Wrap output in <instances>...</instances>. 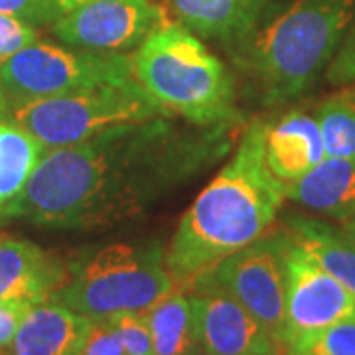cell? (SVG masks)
<instances>
[{"mask_svg": "<svg viewBox=\"0 0 355 355\" xmlns=\"http://www.w3.org/2000/svg\"><path fill=\"white\" fill-rule=\"evenodd\" d=\"M227 127L186 130L156 116L105 130L65 148H48L0 217L40 227L105 231L148 211L225 153Z\"/></svg>", "mask_w": 355, "mask_h": 355, "instance_id": "cell-1", "label": "cell"}, {"mask_svg": "<svg viewBox=\"0 0 355 355\" xmlns=\"http://www.w3.org/2000/svg\"><path fill=\"white\" fill-rule=\"evenodd\" d=\"M265 127L253 121L235 154L182 216L166 249L174 282L191 284L272 225L286 200L284 182L265 160Z\"/></svg>", "mask_w": 355, "mask_h": 355, "instance_id": "cell-2", "label": "cell"}, {"mask_svg": "<svg viewBox=\"0 0 355 355\" xmlns=\"http://www.w3.org/2000/svg\"><path fill=\"white\" fill-rule=\"evenodd\" d=\"M355 0H294L243 38L241 65L268 105L302 95L328 67L352 24Z\"/></svg>", "mask_w": 355, "mask_h": 355, "instance_id": "cell-3", "label": "cell"}, {"mask_svg": "<svg viewBox=\"0 0 355 355\" xmlns=\"http://www.w3.org/2000/svg\"><path fill=\"white\" fill-rule=\"evenodd\" d=\"M130 60L135 79L170 114L196 127H229L239 121L227 67L184 26L160 24Z\"/></svg>", "mask_w": 355, "mask_h": 355, "instance_id": "cell-4", "label": "cell"}, {"mask_svg": "<svg viewBox=\"0 0 355 355\" xmlns=\"http://www.w3.org/2000/svg\"><path fill=\"white\" fill-rule=\"evenodd\" d=\"M174 288L162 247L113 243L76 263L50 300L97 320L144 312Z\"/></svg>", "mask_w": 355, "mask_h": 355, "instance_id": "cell-5", "label": "cell"}, {"mask_svg": "<svg viewBox=\"0 0 355 355\" xmlns=\"http://www.w3.org/2000/svg\"><path fill=\"white\" fill-rule=\"evenodd\" d=\"M156 116H170L137 79L79 89L26 103L2 116L28 130L48 148L76 146L105 130Z\"/></svg>", "mask_w": 355, "mask_h": 355, "instance_id": "cell-6", "label": "cell"}, {"mask_svg": "<svg viewBox=\"0 0 355 355\" xmlns=\"http://www.w3.org/2000/svg\"><path fill=\"white\" fill-rule=\"evenodd\" d=\"M132 79L127 53L67 50L36 40L0 64V119L26 103Z\"/></svg>", "mask_w": 355, "mask_h": 355, "instance_id": "cell-7", "label": "cell"}, {"mask_svg": "<svg viewBox=\"0 0 355 355\" xmlns=\"http://www.w3.org/2000/svg\"><path fill=\"white\" fill-rule=\"evenodd\" d=\"M286 233L263 235L241 251L229 254L191 282L193 288H217L249 310L279 342L284 334ZM284 345V342H282Z\"/></svg>", "mask_w": 355, "mask_h": 355, "instance_id": "cell-8", "label": "cell"}, {"mask_svg": "<svg viewBox=\"0 0 355 355\" xmlns=\"http://www.w3.org/2000/svg\"><path fill=\"white\" fill-rule=\"evenodd\" d=\"M164 22V12L153 0H85L62 14L53 30L77 50L123 53L139 48Z\"/></svg>", "mask_w": 355, "mask_h": 355, "instance_id": "cell-9", "label": "cell"}, {"mask_svg": "<svg viewBox=\"0 0 355 355\" xmlns=\"http://www.w3.org/2000/svg\"><path fill=\"white\" fill-rule=\"evenodd\" d=\"M284 347L328 328L355 310V296L292 241L284 253Z\"/></svg>", "mask_w": 355, "mask_h": 355, "instance_id": "cell-10", "label": "cell"}, {"mask_svg": "<svg viewBox=\"0 0 355 355\" xmlns=\"http://www.w3.org/2000/svg\"><path fill=\"white\" fill-rule=\"evenodd\" d=\"M198 345L214 355H284L286 347L237 300L217 288L190 294Z\"/></svg>", "mask_w": 355, "mask_h": 355, "instance_id": "cell-11", "label": "cell"}, {"mask_svg": "<svg viewBox=\"0 0 355 355\" xmlns=\"http://www.w3.org/2000/svg\"><path fill=\"white\" fill-rule=\"evenodd\" d=\"M67 275L62 261L36 243L0 235V302H46Z\"/></svg>", "mask_w": 355, "mask_h": 355, "instance_id": "cell-12", "label": "cell"}, {"mask_svg": "<svg viewBox=\"0 0 355 355\" xmlns=\"http://www.w3.org/2000/svg\"><path fill=\"white\" fill-rule=\"evenodd\" d=\"M91 324L53 300L30 306L4 355H79Z\"/></svg>", "mask_w": 355, "mask_h": 355, "instance_id": "cell-13", "label": "cell"}, {"mask_svg": "<svg viewBox=\"0 0 355 355\" xmlns=\"http://www.w3.org/2000/svg\"><path fill=\"white\" fill-rule=\"evenodd\" d=\"M324 144L314 114L291 111L265 127V160L268 170L288 184L324 158Z\"/></svg>", "mask_w": 355, "mask_h": 355, "instance_id": "cell-14", "label": "cell"}, {"mask_svg": "<svg viewBox=\"0 0 355 355\" xmlns=\"http://www.w3.org/2000/svg\"><path fill=\"white\" fill-rule=\"evenodd\" d=\"M270 0H166L174 22L207 40L247 38Z\"/></svg>", "mask_w": 355, "mask_h": 355, "instance_id": "cell-15", "label": "cell"}, {"mask_svg": "<svg viewBox=\"0 0 355 355\" xmlns=\"http://www.w3.org/2000/svg\"><path fill=\"white\" fill-rule=\"evenodd\" d=\"M286 200L334 219L355 214V160L324 156L312 170L284 184Z\"/></svg>", "mask_w": 355, "mask_h": 355, "instance_id": "cell-16", "label": "cell"}, {"mask_svg": "<svg viewBox=\"0 0 355 355\" xmlns=\"http://www.w3.org/2000/svg\"><path fill=\"white\" fill-rule=\"evenodd\" d=\"M284 221L292 241L355 296V247L345 233L300 214H291Z\"/></svg>", "mask_w": 355, "mask_h": 355, "instance_id": "cell-17", "label": "cell"}, {"mask_svg": "<svg viewBox=\"0 0 355 355\" xmlns=\"http://www.w3.org/2000/svg\"><path fill=\"white\" fill-rule=\"evenodd\" d=\"M142 314L153 334L154 355H188L198 347L188 294L172 291Z\"/></svg>", "mask_w": 355, "mask_h": 355, "instance_id": "cell-18", "label": "cell"}, {"mask_svg": "<svg viewBox=\"0 0 355 355\" xmlns=\"http://www.w3.org/2000/svg\"><path fill=\"white\" fill-rule=\"evenodd\" d=\"M46 146L28 130L0 119V207L22 191Z\"/></svg>", "mask_w": 355, "mask_h": 355, "instance_id": "cell-19", "label": "cell"}, {"mask_svg": "<svg viewBox=\"0 0 355 355\" xmlns=\"http://www.w3.org/2000/svg\"><path fill=\"white\" fill-rule=\"evenodd\" d=\"M314 119L322 135L324 154L355 160V97L347 93L320 103Z\"/></svg>", "mask_w": 355, "mask_h": 355, "instance_id": "cell-20", "label": "cell"}, {"mask_svg": "<svg viewBox=\"0 0 355 355\" xmlns=\"http://www.w3.org/2000/svg\"><path fill=\"white\" fill-rule=\"evenodd\" d=\"M284 355H355V310L328 328L286 345Z\"/></svg>", "mask_w": 355, "mask_h": 355, "instance_id": "cell-21", "label": "cell"}, {"mask_svg": "<svg viewBox=\"0 0 355 355\" xmlns=\"http://www.w3.org/2000/svg\"><path fill=\"white\" fill-rule=\"evenodd\" d=\"M113 324L127 355H154L150 328L142 312H121L107 318Z\"/></svg>", "mask_w": 355, "mask_h": 355, "instance_id": "cell-22", "label": "cell"}, {"mask_svg": "<svg viewBox=\"0 0 355 355\" xmlns=\"http://www.w3.org/2000/svg\"><path fill=\"white\" fill-rule=\"evenodd\" d=\"M36 40L38 34L34 26L16 16L0 12V64H4L16 51L30 46Z\"/></svg>", "mask_w": 355, "mask_h": 355, "instance_id": "cell-23", "label": "cell"}, {"mask_svg": "<svg viewBox=\"0 0 355 355\" xmlns=\"http://www.w3.org/2000/svg\"><path fill=\"white\" fill-rule=\"evenodd\" d=\"M0 12L16 16L28 24H55L62 10L53 0H0Z\"/></svg>", "mask_w": 355, "mask_h": 355, "instance_id": "cell-24", "label": "cell"}, {"mask_svg": "<svg viewBox=\"0 0 355 355\" xmlns=\"http://www.w3.org/2000/svg\"><path fill=\"white\" fill-rule=\"evenodd\" d=\"M79 355H127L113 324L107 318L93 320Z\"/></svg>", "mask_w": 355, "mask_h": 355, "instance_id": "cell-25", "label": "cell"}, {"mask_svg": "<svg viewBox=\"0 0 355 355\" xmlns=\"http://www.w3.org/2000/svg\"><path fill=\"white\" fill-rule=\"evenodd\" d=\"M326 77L331 83H355V28L334 55Z\"/></svg>", "mask_w": 355, "mask_h": 355, "instance_id": "cell-26", "label": "cell"}, {"mask_svg": "<svg viewBox=\"0 0 355 355\" xmlns=\"http://www.w3.org/2000/svg\"><path fill=\"white\" fill-rule=\"evenodd\" d=\"M28 308L30 306L22 302H0V349L10 345Z\"/></svg>", "mask_w": 355, "mask_h": 355, "instance_id": "cell-27", "label": "cell"}, {"mask_svg": "<svg viewBox=\"0 0 355 355\" xmlns=\"http://www.w3.org/2000/svg\"><path fill=\"white\" fill-rule=\"evenodd\" d=\"M342 231L345 233V237L354 243V247H355V214H352V216L347 217V219H343Z\"/></svg>", "mask_w": 355, "mask_h": 355, "instance_id": "cell-28", "label": "cell"}, {"mask_svg": "<svg viewBox=\"0 0 355 355\" xmlns=\"http://www.w3.org/2000/svg\"><path fill=\"white\" fill-rule=\"evenodd\" d=\"M55 4H58V8L62 10V14L67 12V10H71V8H76L79 6L81 2H85V0H53Z\"/></svg>", "mask_w": 355, "mask_h": 355, "instance_id": "cell-29", "label": "cell"}, {"mask_svg": "<svg viewBox=\"0 0 355 355\" xmlns=\"http://www.w3.org/2000/svg\"><path fill=\"white\" fill-rule=\"evenodd\" d=\"M188 355H214V354H209V352H205V349H202V347H200V345H198V347H193V349H191L190 354Z\"/></svg>", "mask_w": 355, "mask_h": 355, "instance_id": "cell-30", "label": "cell"}, {"mask_svg": "<svg viewBox=\"0 0 355 355\" xmlns=\"http://www.w3.org/2000/svg\"><path fill=\"white\" fill-rule=\"evenodd\" d=\"M349 95H352V97H355V91H352V93H349Z\"/></svg>", "mask_w": 355, "mask_h": 355, "instance_id": "cell-31", "label": "cell"}, {"mask_svg": "<svg viewBox=\"0 0 355 355\" xmlns=\"http://www.w3.org/2000/svg\"><path fill=\"white\" fill-rule=\"evenodd\" d=\"M0 355H4V354H2V349H0Z\"/></svg>", "mask_w": 355, "mask_h": 355, "instance_id": "cell-32", "label": "cell"}]
</instances>
